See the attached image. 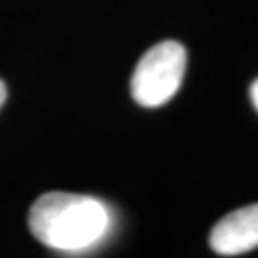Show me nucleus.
<instances>
[{
  "label": "nucleus",
  "instance_id": "5",
  "mask_svg": "<svg viewBox=\"0 0 258 258\" xmlns=\"http://www.w3.org/2000/svg\"><path fill=\"white\" fill-rule=\"evenodd\" d=\"M5 101H7V87H5L4 81L0 79V109L5 104Z\"/></svg>",
  "mask_w": 258,
  "mask_h": 258
},
{
  "label": "nucleus",
  "instance_id": "4",
  "mask_svg": "<svg viewBox=\"0 0 258 258\" xmlns=\"http://www.w3.org/2000/svg\"><path fill=\"white\" fill-rule=\"evenodd\" d=\"M250 99L253 107L258 111V79H255L250 86Z\"/></svg>",
  "mask_w": 258,
  "mask_h": 258
},
{
  "label": "nucleus",
  "instance_id": "2",
  "mask_svg": "<svg viewBox=\"0 0 258 258\" xmlns=\"http://www.w3.org/2000/svg\"><path fill=\"white\" fill-rule=\"evenodd\" d=\"M186 49L163 40L146 50L131 77V96L143 107H159L179 91L186 72Z\"/></svg>",
  "mask_w": 258,
  "mask_h": 258
},
{
  "label": "nucleus",
  "instance_id": "3",
  "mask_svg": "<svg viewBox=\"0 0 258 258\" xmlns=\"http://www.w3.org/2000/svg\"><path fill=\"white\" fill-rule=\"evenodd\" d=\"M210 246L215 253L223 256L255 250L258 246V203L223 216L211 230Z\"/></svg>",
  "mask_w": 258,
  "mask_h": 258
},
{
  "label": "nucleus",
  "instance_id": "1",
  "mask_svg": "<svg viewBox=\"0 0 258 258\" xmlns=\"http://www.w3.org/2000/svg\"><path fill=\"white\" fill-rule=\"evenodd\" d=\"M109 226L107 206L86 195L45 193L29 211V228L35 240L59 251L91 248L107 235Z\"/></svg>",
  "mask_w": 258,
  "mask_h": 258
}]
</instances>
